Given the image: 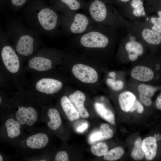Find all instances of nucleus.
Returning a JSON list of instances; mask_svg holds the SVG:
<instances>
[{"mask_svg": "<svg viewBox=\"0 0 161 161\" xmlns=\"http://www.w3.org/2000/svg\"><path fill=\"white\" fill-rule=\"evenodd\" d=\"M16 117L17 121L21 124L26 123L28 126L33 125L38 118V114L36 110L33 108H19L16 113Z\"/></svg>", "mask_w": 161, "mask_h": 161, "instance_id": "9b49d317", "label": "nucleus"}, {"mask_svg": "<svg viewBox=\"0 0 161 161\" xmlns=\"http://www.w3.org/2000/svg\"><path fill=\"white\" fill-rule=\"evenodd\" d=\"M60 103L62 108L69 120L73 121L80 118L79 113L68 97L66 96L62 97Z\"/></svg>", "mask_w": 161, "mask_h": 161, "instance_id": "a211bd4d", "label": "nucleus"}, {"mask_svg": "<svg viewBox=\"0 0 161 161\" xmlns=\"http://www.w3.org/2000/svg\"><path fill=\"white\" fill-rule=\"evenodd\" d=\"M2 101V99L1 97H0V103L1 104Z\"/></svg>", "mask_w": 161, "mask_h": 161, "instance_id": "79ce46f5", "label": "nucleus"}, {"mask_svg": "<svg viewBox=\"0 0 161 161\" xmlns=\"http://www.w3.org/2000/svg\"><path fill=\"white\" fill-rule=\"evenodd\" d=\"M88 16L95 24L112 27L119 30L125 29L128 21L120 12L108 8L104 2L95 0L90 4Z\"/></svg>", "mask_w": 161, "mask_h": 161, "instance_id": "20e7f679", "label": "nucleus"}, {"mask_svg": "<svg viewBox=\"0 0 161 161\" xmlns=\"http://www.w3.org/2000/svg\"><path fill=\"white\" fill-rule=\"evenodd\" d=\"M132 78L143 82L149 81L154 77L153 71L150 68L143 66H138L134 67L131 72Z\"/></svg>", "mask_w": 161, "mask_h": 161, "instance_id": "4468645a", "label": "nucleus"}, {"mask_svg": "<svg viewBox=\"0 0 161 161\" xmlns=\"http://www.w3.org/2000/svg\"><path fill=\"white\" fill-rule=\"evenodd\" d=\"M157 88L144 84H140L138 90L141 101L145 106H150L152 104L150 97H152L157 90Z\"/></svg>", "mask_w": 161, "mask_h": 161, "instance_id": "f3484780", "label": "nucleus"}, {"mask_svg": "<svg viewBox=\"0 0 161 161\" xmlns=\"http://www.w3.org/2000/svg\"><path fill=\"white\" fill-rule=\"evenodd\" d=\"M72 71L75 76L82 82L92 83L97 80L98 75L96 71L89 66L77 64L73 66Z\"/></svg>", "mask_w": 161, "mask_h": 161, "instance_id": "1a4fd4ad", "label": "nucleus"}, {"mask_svg": "<svg viewBox=\"0 0 161 161\" xmlns=\"http://www.w3.org/2000/svg\"><path fill=\"white\" fill-rule=\"evenodd\" d=\"M145 25L152 30L161 34V18L148 17V15L141 19Z\"/></svg>", "mask_w": 161, "mask_h": 161, "instance_id": "393cba45", "label": "nucleus"}, {"mask_svg": "<svg viewBox=\"0 0 161 161\" xmlns=\"http://www.w3.org/2000/svg\"><path fill=\"white\" fill-rule=\"evenodd\" d=\"M6 0H0V8L1 9H4Z\"/></svg>", "mask_w": 161, "mask_h": 161, "instance_id": "e433bc0d", "label": "nucleus"}, {"mask_svg": "<svg viewBox=\"0 0 161 161\" xmlns=\"http://www.w3.org/2000/svg\"><path fill=\"white\" fill-rule=\"evenodd\" d=\"M48 115L50 120L47 124L52 130H56L58 129L61 124V120L59 114L55 109H50L48 111Z\"/></svg>", "mask_w": 161, "mask_h": 161, "instance_id": "5701e85b", "label": "nucleus"}, {"mask_svg": "<svg viewBox=\"0 0 161 161\" xmlns=\"http://www.w3.org/2000/svg\"><path fill=\"white\" fill-rule=\"evenodd\" d=\"M141 104L140 101L136 99L130 109L129 112H132L137 110Z\"/></svg>", "mask_w": 161, "mask_h": 161, "instance_id": "72a5a7b5", "label": "nucleus"}, {"mask_svg": "<svg viewBox=\"0 0 161 161\" xmlns=\"http://www.w3.org/2000/svg\"><path fill=\"white\" fill-rule=\"evenodd\" d=\"M4 33L8 40L15 43L16 49L20 55L28 56L33 53L38 34L17 19H10L4 25Z\"/></svg>", "mask_w": 161, "mask_h": 161, "instance_id": "f03ea898", "label": "nucleus"}, {"mask_svg": "<svg viewBox=\"0 0 161 161\" xmlns=\"http://www.w3.org/2000/svg\"><path fill=\"white\" fill-rule=\"evenodd\" d=\"M156 105L158 109L161 110V95L157 97L156 100Z\"/></svg>", "mask_w": 161, "mask_h": 161, "instance_id": "f704fd0d", "label": "nucleus"}, {"mask_svg": "<svg viewBox=\"0 0 161 161\" xmlns=\"http://www.w3.org/2000/svg\"><path fill=\"white\" fill-rule=\"evenodd\" d=\"M51 6L62 13L75 11L81 7L80 3L78 0H51Z\"/></svg>", "mask_w": 161, "mask_h": 161, "instance_id": "ddd939ff", "label": "nucleus"}, {"mask_svg": "<svg viewBox=\"0 0 161 161\" xmlns=\"http://www.w3.org/2000/svg\"><path fill=\"white\" fill-rule=\"evenodd\" d=\"M142 147L146 159L152 160L155 157L157 148V140L155 137H149L142 141Z\"/></svg>", "mask_w": 161, "mask_h": 161, "instance_id": "dca6fc26", "label": "nucleus"}, {"mask_svg": "<svg viewBox=\"0 0 161 161\" xmlns=\"http://www.w3.org/2000/svg\"><path fill=\"white\" fill-rule=\"evenodd\" d=\"M99 131L102 137V140L111 138L113 136V132L107 123H102L100 127Z\"/></svg>", "mask_w": 161, "mask_h": 161, "instance_id": "c756f323", "label": "nucleus"}, {"mask_svg": "<svg viewBox=\"0 0 161 161\" xmlns=\"http://www.w3.org/2000/svg\"><path fill=\"white\" fill-rule=\"evenodd\" d=\"M68 98L79 113L80 117L87 118L89 114L84 106L86 100L85 94L81 91L77 90L70 95Z\"/></svg>", "mask_w": 161, "mask_h": 161, "instance_id": "f8f14e48", "label": "nucleus"}, {"mask_svg": "<svg viewBox=\"0 0 161 161\" xmlns=\"http://www.w3.org/2000/svg\"><path fill=\"white\" fill-rule=\"evenodd\" d=\"M90 140L91 143L102 140L101 135L99 131L94 132L91 134Z\"/></svg>", "mask_w": 161, "mask_h": 161, "instance_id": "2f4dec72", "label": "nucleus"}, {"mask_svg": "<svg viewBox=\"0 0 161 161\" xmlns=\"http://www.w3.org/2000/svg\"><path fill=\"white\" fill-rule=\"evenodd\" d=\"M126 32V34L121 37L120 40L123 44L129 59L131 61H135L143 54L144 46L131 33Z\"/></svg>", "mask_w": 161, "mask_h": 161, "instance_id": "0eeeda50", "label": "nucleus"}, {"mask_svg": "<svg viewBox=\"0 0 161 161\" xmlns=\"http://www.w3.org/2000/svg\"><path fill=\"white\" fill-rule=\"evenodd\" d=\"M124 151L122 148L117 147L112 148L104 156V159L107 161H115L120 159L123 155Z\"/></svg>", "mask_w": 161, "mask_h": 161, "instance_id": "cd10ccee", "label": "nucleus"}, {"mask_svg": "<svg viewBox=\"0 0 161 161\" xmlns=\"http://www.w3.org/2000/svg\"><path fill=\"white\" fill-rule=\"evenodd\" d=\"M29 0H6L4 8L7 7L10 11L16 13L23 8Z\"/></svg>", "mask_w": 161, "mask_h": 161, "instance_id": "bb28decb", "label": "nucleus"}, {"mask_svg": "<svg viewBox=\"0 0 161 161\" xmlns=\"http://www.w3.org/2000/svg\"><path fill=\"white\" fill-rule=\"evenodd\" d=\"M24 7L27 26L38 34H52L60 27L61 14L43 0H29Z\"/></svg>", "mask_w": 161, "mask_h": 161, "instance_id": "f257e3e1", "label": "nucleus"}, {"mask_svg": "<svg viewBox=\"0 0 161 161\" xmlns=\"http://www.w3.org/2000/svg\"><path fill=\"white\" fill-rule=\"evenodd\" d=\"M1 56L7 70L12 73L18 72L20 68L18 57L13 49L10 46L6 45L1 50Z\"/></svg>", "mask_w": 161, "mask_h": 161, "instance_id": "6e6552de", "label": "nucleus"}, {"mask_svg": "<svg viewBox=\"0 0 161 161\" xmlns=\"http://www.w3.org/2000/svg\"><path fill=\"white\" fill-rule=\"evenodd\" d=\"M122 2H126L129 1L130 0H119Z\"/></svg>", "mask_w": 161, "mask_h": 161, "instance_id": "ea45409f", "label": "nucleus"}, {"mask_svg": "<svg viewBox=\"0 0 161 161\" xmlns=\"http://www.w3.org/2000/svg\"><path fill=\"white\" fill-rule=\"evenodd\" d=\"M40 161H46V160H40Z\"/></svg>", "mask_w": 161, "mask_h": 161, "instance_id": "37998d69", "label": "nucleus"}, {"mask_svg": "<svg viewBox=\"0 0 161 161\" xmlns=\"http://www.w3.org/2000/svg\"><path fill=\"white\" fill-rule=\"evenodd\" d=\"M119 30L95 24L89 30L75 37L83 47L89 49H104L121 38Z\"/></svg>", "mask_w": 161, "mask_h": 161, "instance_id": "7ed1b4c3", "label": "nucleus"}, {"mask_svg": "<svg viewBox=\"0 0 161 161\" xmlns=\"http://www.w3.org/2000/svg\"><path fill=\"white\" fill-rule=\"evenodd\" d=\"M123 82L121 80H114L110 86L114 90L118 91L121 90L123 87Z\"/></svg>", "mask_w": 161, "mask_h": 161, "instance_id": "473e14b6", "label": "nucleus"}, {"mask_svg": "<svg viewBox=\"0 0 161 161\" xmlns=\"http://www.w3.org/2000/svg\"><path fill=\"white\" fill-rule=\"evenodd\" d=\"M142 141L140 138L135 141L134 147L131 153L132 157L136 160L143 159L145 156L144 152L142 147Z\"/></svg>", "mask_w": 161, "mask_h": 161, "instance_id": "a878e982", "label": "nucleus"}, {"mask_svg": "<svg viewBox=\"0 0 161 161\" xmlns=\"http://www.w3.org/2000/svg\"><path fill=\"white\" fill-rule=\"evenodd\" d=\"M94 108L97 113L103 119L112 125L115 124V117L112 112L102 103H96Z\"/></svg>", "mask_w": 161, "mask_h": 161, "instance_id": "4be33fe9", "label": "nucleus"}, {"mask_svg": "<svg viewBox=\"0 0 161 161\" xmlns=\"http://www.w3.org/2000/svg\"><path fill=\"white\" fill-rule=\"evenodd\" d=\"M63 84L60 81L50 78H43L36 83V90L47 94H52L57 92L62 88Z\"/></svg>", "mask_w": 161, "mask_h": 161, "instance_id": "9d476101", "label": "nucleus"}, {"mask_svg": "<svg viewBox=\"0 0 161 161\" xmlns=\"http://www.w3.org/2000/svg\"><path fill=\"white\" fill-rule=\"evenodd\" d=\"M5 126L8 137L13 138L18 136L20 133L21 124L12 118L8 119L6 121Z\"/></svg>", "mask_w": 161, "mask_h": 161, "instance_id": "b1692460", "label": "nucleus"}, {"mask_svg": "<svg viewBox=\"0 0 161 161\" xmlns=\"http://www.w3.org/2000/svg\"><path fill=\"white\" fill-rule=\"evenodd\" d=\"M55 160L56 161H68L69 160L68 154L64 151L58 152L56 154Z\"/></svg>", "mask_w": 161, "mask_h": 161, "instance_id": "7c9ffc66", "label": "nucleus"}, {"mask_svg": "<svg viewBox=\"0 0 161 161\" xmlns=\"http://www.w3.org/2000/svg\"><path fill=\"white\" fill-rule=\"evenodd\" d=\"M3 160V159L2 156L0 154V161H2Z\"/></svg>", "mask_w": 161, "mask_h": 161, "instance_id": "a19ab883", "label": "nucleus"}, {"mask_svg": "<svg viewBox=\"0 0 161 161\" xmlns=\"http://www.w3.org/2000/svg\"><path fill=\"white\" fill-rule=\"evenodd\" d=\"M157 14L159 17L161 18V10L158 11L157 12Z\"/></svg>", "mask_w": 161, "mask_h": 161, "instance_id": "58836bf2", "label": "nucleus"}, {"mask_svg": "<svg viewBox=\"0 0 161 161\" xmlns=\"http://www.w3.org/2000/svg\"><path fill=\"white\" fill-rule=\"evenodd\" d=\"M49 141L45 134L38 133L30 136L27 140V146L32 149H41L47 145Z\"/></svg>", "mask_w": 161, "mask_h": 161, "instance_id": "aec40b11", "label": "nucleus"}, {"mask_svg": "<svg viewBox=\"0 0 161 161\" xmlns=\"http://www.w3.org/2000/svg\"><path fill=\"white\" fill-rule=\"evenodd\" d=\"M28 64L30 68L39 71L48 70L52 66V63L50 59L39 56L32 58L29 60Z\"/></svg>", "mask_w": 161, "mask_h": 161, "instance_id": "6ab92c4d", "label": "nucleus"}, {"mask_svg": "<svg viewBox=\"0 0 161 161\" xmlns=\"http://www.w3.org/2000/svg\"><path fill=\"white\" fill-rule=\"evenodd\" d=\"M109 77L115 79L116 78V74L114 72H110L109 74Z\"/></svg>", "mask_w": 161, "mask_h": 161, "instance_id": "4c0bfd02", "label": "nucleus"}, {"mask_svg": "<svg viewBox=\"0 0 161 161\" xmlns=\"http://www.w3.org/2000/svg\"><path fill=\"white\" fill-rule=\"evenodd\" d=\"M95 25L88 16L75 11L61 14L60 27L68 35H78L92 29Z\"/></svg>", "mask_w": 161, "mask_h": 161, "instance_id": "39448f33", "label": "nucleus"}, {"mask_svg": "<svg viewBox=\"0 0 161 161\" xmlns=\"http://www.w3.org/2000/svg\"><path fill=\"white\" fill-rule=\"evenodd\" d=\"M91 151L94 155L98 157H101L104 156L107 153L108 148L105 143L101 142L92 146Z\"/></svg>", "mask_w": 161, "mask_h": 161, "instance_id": "c85d7f7f", "label": "nucleus"}, {"mask_svg": "<svg viewBox=\"0 0 161 161\" xmlns=\"http://www.w3.org/2000/svg\"><path fill=\"white\" fill-rule=\"evenodd\" d=\"M130 5L131 10L127 17L130 21L141 19L147 15L142 0H132Z\"/></svg>", "mask_w": 161, "mask_h": 161, "instance_id": "2eb2a0df", "label": "nucleus"}, {"mask_svg": "<svg viewBox=\"0 0 161 161\" xmlns=\"http://www.w3.org/2000/svg\"><path fill=\"white\" fill-rule=\"evenodd\" d=\"M136 99V97L133 94L127 91H124L121 93L118 97L120 108L126 112H129Z\"/></svg>", "mask_w": 161, "mask_h": 161, "instance_id": "412c9836", "label": "nucleus"}, {"mask_svg": "<svg viewBox=\"0 0 161 161\" xmlns=\"http://www.w3.org/2000/svg\"><path fill=\"white\" fill-rule=\"evenodd\" d=\"M88 127V125L86 123H84L79 127L77 129L79 132H82L85 130Z\"/></svg>", "mask_w": 161, "mask_h": 161, "instance_id": "c9c22d12", "label": "nucleus"}, {"mask_svg": "<svg viewBox=\"0 0 161 161\" xmlns=\"http://www.w3.org/2000/svg\"><path fill=\"white\" fill-rule=\"evenodd\" d=\"M126 31L134 35L143 45H157L161 43V34L146 26L141 19L128 21Z\"/></svg>", "mask_w": 161, "mask_h": 161, "instance_id": "423d86ee", "label": "nucleus"}]
</instances>
